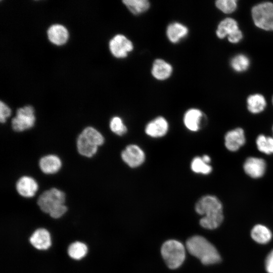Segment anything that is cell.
Instances as JSON below:
<instances>
[{
  "instance_id": "4",
  "label": "cell",
  "mask_w": 273,
  "mask_h": 273,
  "mask_svg": "<svg viewBox=\"0 0 273 273\" xmlns=\"http://www.w3.org/2000/svg\"><path fill=\"white\" fill-rule=\"evenodd\" d=\"M104 142V137L97 129L92 126L86 127L77 139V151L83 156L92 157L97 152L98 147Z\"/></svg>"
},
{
  "instance_id": "8",
  "label": "cell",
  "mask_w": 273,
  "mask_h": 273,
  "mask_svg": "<svg viewBox=\"0 0 273 273\" xmlns=\"http://www.w3.org/2000/svg\"><path fill=\"white\" fill-rule=\"evenodd\" d=\"M109 49L112 55L117 58L127 56L133 49L132 42L126 36L119 34L115 35L109 42Z\"/></svg>"
},
{
  "instance_id": "18",
  "label": "cell",
  "mask_w": 273,
  "mask_h": 273,
  "mask_svg": "<svg viewBox=\"0 0 273 273\" xmlns=\"http://www.w3.org/2000/svg\"><path fill=\"white\" fill-rule=\"evenodd\" d=\"M189 30L184 24L175 22L170 23L166 29V35L169 40L173 43L178 42L188 34Z\"/></svg>"
},
{
  "instance_id": "5",
  "label": "cell",
  "mask_w": 273,
  "mask_h": 273,
  "mask_svg": "<svg viewBox=\"0 0 273 273\" xmlns=\"http://www.w3.org/2000/svg\"><path fill=\"white\" fill-rule=\"evenodd\" d=\"M161 253L168 268L175 269L181 265L186 258V249L179 241L170 239L165 241L161 248Z\"/></svg>"
},
{
  "instance_id": "3",
  "label": "cell",
  "mask_w": 273,
  "mask_h": 273,
  "mask_svg": "<svg viewBox=\"0 0 273 273\" xmlns=\"http://www.w3.org/2000/svg\"><path fill=\"white\" fill-rule=\"evenodd\" d=\"M65 193L55 188L43 192L37 199V205L43 212L54 218L63 216L67 211Z\"/></svg>"
},
{
  "instance_id": "9",
  "label": "cell",
  "mask_w": 273,
  "mask_h": 273,
  "mask_svg": "<svg viewBox=\"0 0 273 273\" xmlns=\"http://www.w3.org/2000/svg\"><path fill=\"white\" fill-rule=\"evenodd\" d=\"M121 156L124 162L131 168L141 165L146 158L144 151L139 146L134 144L126 146L122 151Z\"/></svg>"
},
{
  "instance_id": "10",
  "label": "cell",
  "mask_w": 273,
  "mask_h": 273,
  "mask_svg": "<svg viewBox=\"0 0 273 273\" xmlns=\"http://www.w3.org/2000/svg\"><path fill=\"white\" fill-rule=\"evenodd\" d=\"M245 173L252 178H259L265 174L266 163L262 158L249 157L246 158L243 165Z\"/></svg>"
},
{
  "instance_id": "11",
  "label": "cell",
  "mask_w": 273,
  "mask_h": 273,
  "mask_svg": "<svg viewBox=\"0 0 273 273\" xmlns=\"http://www.w3.org/2000/svg\"><path fill=\"white\" fill-rule=\"evenodd\" d=\"M224 146L231 152H236L246 143L244 130L241 127H237L228 131L225 134Z\"/></svg>"
},
{
  "instance_id": "23",
  "label": "cell",
  "mask_w": 273,
  "mask_h": 273,
  "mask_svg": "<svg viewBox=\"0 0 273 273\" xmlns=\"http://www.w3.org/2000/svg\"><path fill=\"white\" fill-rule=\"evenodd\" d=\"M123 3L134 15H139L147 11L150 8V2L147 0H124Z\"/></svg>"
},
{
  "instance_id": "20",
  "label": "cell",
  "mask_w": 273,
  "mask_h": 273,
  "mask_svg": "<svg viewBox=\"0 0 273 273\" xmlns=\"http://www.w3.org/2000/svg\"><path fill=\"white\" fill-rule=\"evenodd\" d=\"M239 28L238 23L235 19L226 18L222 20L218 25L216 34L218 38L222 39L228 37Z\"/></svg>"
},
{
  "instance_id": "34",
  "label": "cell",
  "mask_w": 273,
  "mask_h": 273,
  "mask_svg": "<svg viewBox=\"0 0 273 273\" xmlns=\"http://www.w3.org/2000/svg\"><path fill=\"white\" fill-rule=\"evenodd\" d=\"M272 105H273V97H272Z\"/></svg>"
},
{
  "instance_id": "7",
  "label": "cell",
  "mask_w": 273,
  "mask_h": 273,
  "mask_svg": "<svg viewBox=\"0 0 273 273\" xmlns=\"http://www.w3.org/2000/svg\"><path fill=\"white\" fill-rule=\"evenodd\" d=\"M35 117L31 106H25L17 110L16 115L11 121L13 129L22 132L32 128L35 124Z\"/></svg>"
},
{
  "instance_id": "27",
  "label": "cell",
  "mask_w": 273,
  "mask_h": 273,
  "mask_svg": "<svg viewBox=\"0 0 273 273\" xmlns=\"http://www.w3.org/2000/svg\"><path fill=\"white\" fill-rule=\"evenodd\" d=\"M250 65L249 58L243 54H239L233 57L231 61V67L236 72L246 71Z\"/></svg>"
},
{
  "instance_id": "29",
  "label": "cell",
  "mask_w": 273,
  "mask_h": 273,
  "mask_svg": "<svg viewBox=\"0 0 273 273\" xmlns=\"http://www.w3.org/2000/svg\"><path fill=\"white\" fill-rule=\"evenodd\" d=\"M216 7L225 14H230L234 12L237 7L236 0H218L215 2Z\"/></svg>"
},
{
  "instance_id": "32",
  "label": "cell",
  "mask_w": 273,
  "mask_h": 273,
  "mask_svg": "<svg viewBox=\"0 0 273 273\" xmlns=\"http://www.w3.org/2000/svg\"><path fill=\"white\" fill-rule=\"evenodd\" d=\"M265 265L266 270L268 273H273V250L267 256Z\"/></svg>"
},
{
  "instance_id": "17",
  "label": "cell",
  "mask_w": 273,
  "mask_h": 273,
  "mask_svg": "<svg viewBox=\"0 0 273 273\" xmlns=\"http://www.w3.org/2000/svg\"><path fill=\"white\" fill-rule=\"evenodd\" d=\"M173 68L168 62L162 59L154 60L151 69L153 76L158 80H164L171 75Z\"/></svg>"
},
{
  "instance_id": "31",
  "label": "cell",
  "mask_w": 273,
  "mask_h": 273,
  "mask_svg": "<svg viewBox=\"0 0 273 273\" xmlns=\"http://www.w3.org/2000/svg\"><path fill=\"white\" fill-rule=\"evenodd\" d=\"M228 40L233 43L239 42L243 38V34L240 29H238L232 33L228 37Z\"/></svg>"
},
{
  "instance_id": "13",
  "label": "cell",
  "mask_w": 273,
  "mask_h": 273,
  "mask_svg": "<svg viewBox=\"0 0 273 273\" xmlns=\"http://www.w3.org/2000/svg\"><path fill=\"white\" fill-rule=\"evenodd\" d=\"M16 188L18 194L21 196L31 198L35 195L38 185L32 177L23 176L17 180Z\"/></svg>"
},
{
  "instance_id": "16",
  "label": "cell",
  "mask_w": 273,
  "mask_h": 273,
  "mask_svg": "<svg viewBox=\"0 0 273 273\" xmlns=\"http://www.w3.org/2000/svg\"><path fill=\"white\" fill-rule=\"evenodd\" d=\"M40 170L46 174H54L61 169L62 161L56 155L50 154L44 156L39 161Z\"/></svg>"
},
{
  "instance_id": "33",
  "label": "cell",
  "mask_w": 273,
  "mask_h": 273,
  "mask_svg": "<svg viewBox=\"0 0 273 273\" xmlns=\"http://www.w3.org/2000/svg\"><path fill=\"white\" fill-rule=\"evenodd\" d=\"M202 158L204 162H205L206 163L208 164H209L210 162H211V158L208 155H206V154L203 155L202 156Z\"/></svg>"
},
{
  "instance_id": "25",
  "label": "cell",
  "mask_w": 273,
  "mask_h": 273,
  "mask_svg": "<svg viewBox=\"0 0 273 273\" xmlns=\"http://www.w3.org/2000/svg\"><path fill=\"white\" fill-rule=\"evenodd\" d=\"M87 252L86 245L80 242L76 241L71 244L68 248L69 256L75 260H79L84 257Z\"/></svg>"
},
{
  "instance_id": "12",
  "label": "cell",
  "mask_w": 273,
  "mask_h": 273,
  "mask_svg": "<svg viewBox=\"0 0 273 273\" xmlns=\"http://www.w3.org/2000/svg\"><path fill=\"white\" fill-rule=\"evenodd\" d=\"M168 128L169 125L166 119L162 116H158L146 125L145 132L152 138H161L167 133Z\"/></svg>"
},
{
  "instance_id": "35",
  "label": "cell",
  "mask_w": 273,
  "mask_h": 273,
  "mask_svg": "<svg viewBox=\"0 0 273 273\" xmlns=\"http://www.w3.org/2000/svg\"><path fill=\"white\" fill-rule=\"evenodd\" d=\"M272 134H273V125H272Z\"/></svg>"
},
{
  "instance_id": "28",
  "label": "cell",
  "mask_w": 273,
  "mask_h": 273,
  "mask_svg": "<svg viewBox=\"0 0 273 273\" xmlns=\"http://www.w3.org/2000/svg\"><path fill=\"white\" fill-rule=\"evenodd\" d=\"M109 127L113 133L119 136L124 135L127 131V128L122 119L118 116H114L111 118Z\"/></svg>"
},
{
  "instance_id": "1",
  "label": "cell",
  "mask_w": 273,
  "mask_h": 273,
  "mask_svg": "<svg viewBox=\"0 0 273 273\" xmlns=\"http://www.w3.org/2000/svg\"><path fill=\"white\" fill-rule=\"evenodd\" d=\"M195 209L198 214L203 216L199 223L206 229H215L223 221L222 204L214 195H207L202 197L196 203Z\"/></svg>"
},
{
  "instance_id": "22",
  "label": "cell",
  "mask_w": 273,
  "mask_h": 273,
  "mask_svg": "<svg viewBox=\"0 0 273 273\" xmlns=\"http://www.w3.org/2000/svg\"><path fill=\"white\" fill-rule=\"evenodd\" d=\"M251 236L256 242L264 244L269 242L272 237L270 231L261 224L255 225L251 231Z\"/></svg>"
},
{
  "instance_id": "14",
  "label": "cell",
  "mask_w": 273,
  "mask_h": 273,
  "mask_svg": "<svg viewBox=\"0 0 273 273\" xmlns=\"http://www.w3.org/2000/svg\"><path fill=\"white\" fill-rule=\"evenodd\" d=\"M204 117V114L200 110L191 108L185 113L184 123L188 129L196 132L200 129Z\"/></svg>"
},
{
  "instance_id": "26",
  "label": "cell",
  "mask_w": 273,
  "mask_h": 273,
  "mask_svg": "<svg viewBox=\"0 0 273 273\" xmlns=\"http://www.w3.org/2000/svg\"><path fill=\"white\" fill-rule=\"evenodd\" d=\"M192 170L196 173L204 175L210 174L212 171L211 166L203 161L202 157H195L191 163Z\"/></svg>"
},
{
  "instance_id": "24",
  "label": "cell",
  "mask_w": 273,
  "mask_h": 273,
  "mask_svg": "<svg viewBox=\"0 0 273 273\" xmlns=\"http://www.w3.org/2000/svg\"><path fill=\"white\" fill-rule=\"evenodd\" d=\"M256 145L260 152L266 155L273 154V136L260 134L256 139Z\"/></svg>"
},
{
  "instance_id": "15",
  "label": "cell",
  "mask_w": 273,
  "mask_h": 273,
  "mask_svg": "<svg viewBox=\"0 0 273 273\" xmlns=\"http://www.w3.org/2000/svg\"><path fill=\"white\" fill-rule=\"evenodd\" d=\"M31 245L38 250L48 249L51 245V236L46 229H38L32 234L29 239Z\"/></svg>"
},
{
  "instance_id": "21",
  "label": "cell",
  "mask_w": 273,
  "mask_h": 273,
  "mask_svg": "<svg viewBox=\"0 0 273 273\" xmlns=\"http://www.w3.org/2000/svg\"><path fill=\"white\" fill-rule=\"evenodd\" d=\"M266 106V102L263 95L255 94L249 96L247 99L248 111L252 114L262 112Z\"/></svg>"
},
{
  "instance_id": "19",
  "label": "cell",
  "mask_w": 273,
  "mask_h": 273,
  "mask_svg": "<svg viewBox=\"0 0 273 273\" xmlns=\"http://www.w3.org/2000/svg\"><path fill=\"white\" fill-rule=\"evenodd\" d=\"M49 40L57 45L65 43L68 38V32L62 25L54 24L50 27L48 30Z\"/></svg>"
},
{
  "instance_id": "6",
  "label": "cell",
  "mask_w": 273,
  "mask_h": 273,
  "mask_svg": "<svg viewBox=\"0 0 273 273\" xmlns=\"http://www.w3.org/2000/svg\"><path fill=\"white\" fill-rule=\"evenodd\" d=\"M254 24L259 28L273 31V4L263 2L254 6L251 10Z\"/></svg>"
},
{
  "instance_id": "30",
  "label": "cell",
  "mask_w": 273,
  "mask_h": 273,
  "mask_svg": "<svg viewBox=\"0 0 273 273\" xmlns=\"http://www.w3.org/2000/svg\"><path fill=\"white\" fill-rule=\"evenodd\" d=\"M11 114L10 108L2 101L0 102V121L1 123H5L6 119L9 117Z\"/></svg>"
},
{
  "instance_id": "2",
  "label": "cell",
  "mask_w": 273,
  "mask_h": 273,
  "mask_svg": "<svg viewBox=\"0 0 273 273\" xmlns=\"http://www.w3.org/2000/svg\"><path fill=\"white\" fill-rule=\"evenodd\" d=\"M186 246L189 253L204 265L214 264L221 261L220 254L215 246L202 236L195 235L190 237L187 240Z\"/></svg>"
}]
</instances>
